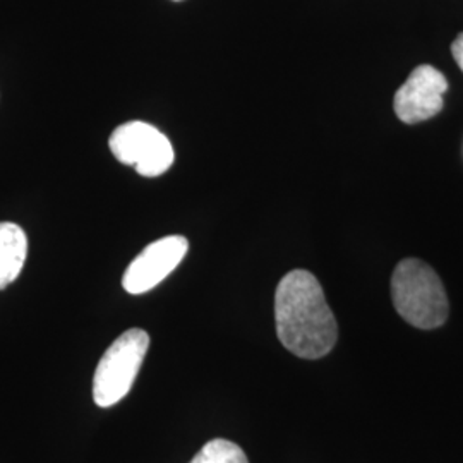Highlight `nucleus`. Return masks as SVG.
I'll return each mask as SVG.
<instances>
[{"label":"nucleus","instance_id":"obj_1","mask_svg":"<svg viewBox=\"0 0 463 463\" xmlns=\"http://www.w3.org/2000/svg\"><path fill=\"white\" fill-rule=\"evenodd\" d=\"M275 323L281 345L300 359L328 355L338 338V325L313 273L294 269L275 292Z\"/></svg>","mask_w":463,"mask_h":463},{"label":"nucleus","instance_id":"obj_2","mask_svg":"<svg viewBox=\"0 0 463 463\" xmlns=\"http://www.w3.org/2000/svg\"><path fill=\"white\" fill-rule=\"evenodd\" d=\"M392 298L398 315L419 330L445 325L449 304L445 287L436 271L420 260L398 263L392 277Z\"/></svg>","mask_w":463,"mask_h":463},{"label":"nucleus","instance_id":"obj_3","mask_svg":"<svg viewBox=\"0 0 463 463\" xmlns=\"http://www.w3.org/2000/svg\"><path fill=\"white\" fill-rule=\"evenodd\" d=\"M148 348V333L131 328L105 350L93 376V400L99 407L109 409L131 392Z\"/></svg>","mask_w":463,"mask_h":463},{"label":"nucleus","instance_id":"obj_4","mask_svg":"<svg viewBox=\"0 0 463 463\" xmlns=\"http://www.w3.org/2000/svg\"><path fill=\"white\" fill-rule=\"evenodd\" d=\"M109 145L120 164L134 166L143 177L165 174L175 158L165 134L139 120L118 126L110 136Z\"/></svg>","mask_w":463,"mask_h":463},{"label":"nucleus","instance_id":"obj_5","mask_svg":"<svg viewBox=\"0 0 463 463\" xmlns=\"http://www.w3.org/2000/svg\"><path fill=\"white\" fill-rule=\"evenodd\" d=\"M187 250L189 242L183 235H168L151 242L126 269L124 290L133 296L149 292L183 263Z\"/></svg>","mask_w":463,"mask_h":463},{"label":"nucleus","instance_id":"obj_6","mask_svg":"<svg viewBox=\"0 0 463 463\" xmlns=\"http://www.w3.org/2000/svg\"><path fill=\"white\" fill-rule=\"evenodd\" d=\"M447 78L432 66L415 67L409 80L398 88L395 114L405 124H419L443 110Z\"/></svg>","mask_w":463,"mask_h":463},{"label":"nucleus","instance_id":"obj_7","mask_svg":"<svg viewBox=\"0 0 463 463\" xmlns=\"http://www.w3.org/2000/svg\"><path fill=\"white\" fill-rule=\"evenodd\" d=\"M28 258V237L11 222H0V288H5L23 271Z\"/></svg>","mask_w":463,"mask_h":463},{"label":"nucleus","instance_id":"obj_8","mask_svg":"<svg viewBox=\"0 0 463 463\" xmlns=\"http://www.w3.org/2000/svg\"><path fill=\"white\" fill-rule=\"evenodd\" d=\"M189 463H249L244 449L229 439H212Z\"/></svg>","mask_w":463,"mask_h":463},{"label":"nucleus","instance_id":"obj_9","mask_svg":"<svg viewBox=\"0 0 463 463\" xmlns=\"http://www.w3.org/2000/svg\"><path fill=\"white\" fill-rule=\"evenodd\" d=\"M451 53H453V59L457 61V64L463 71V33L457 36V40L453 42L451 45Z\"/></svg>","mask_w":463,"mask_h":463}]
</instances>
